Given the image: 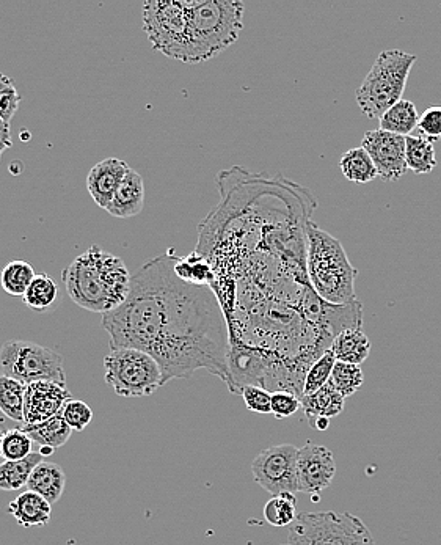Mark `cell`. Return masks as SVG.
<instances>
[{
    "label": "cell",
    "mask_w": 441,
    "mask_h": 545,
    "mask_svg": "<svg viewBox=\"0 0 441 545\" xmlns=\"http://www.w3.org/2000/svg\"><path fill=\"white\" fill-rule=\"evenodd\" d=\"M176 258L170 249L132 275L126 300L103 315L110 349L150 354L161 366L164 385L200 370L228 385L230 335L219 296L212 286L181 280Z\"/></svg>",
    "instance_id": "obj_1"
},
{
    "label": "cell",
    "mask_w": 441,
    "mask_h": 545,
    "mask_svg": "<svg viewBox=\"0 0 441 545\" xmlns=\"http://www.w3.org/2000/svg\"><path fill=\"white\" fill-rule=\"evenodd\" d=\"M62 278L73 302L84 310L106 315L128 297L132 275L121 258L92 246L62 272Z\"/></svg>",
    "instance_id": "obj_2"
},
{
    "label": "cell",
    "mask_w": 441,
    "mask_h": 545,
    "mask_svg": "<svg viewBox=\"0 0 441 545\" xmlns=\"http://www.w3.org/2000/svg\"><path fill=\"white\" fill-rule=\"evenodd\" d=\"M305 269L308 283L324 302L350 305L357 302L355 280L358 271L350 263L343 244L314 222L305 225Z\"/></svg>",
    "instance_id": "obj_3"
},
{
    "label": "cell",
    "mask_w": 441,
    "mask_h": 545,
    "mask_svg": "<svg viewBox=\"0 0 441 545\" xmlns=\"http://www.w3.org/2000/svg\"><path fill=\"white\" fill-rule=\"evenodd\" d=\"M190 33V63L211 60L230 48L244 29L239 0H181Z\"/></svg>",
    "instance_id": "obj_4"
},
{
    "label": "cell",
    "mask_w": 441,
    "mask_h": 545,
    "mask_svg": "<svg viewBox=\"0 0 441 545\" xmlns=\"http://www.w3.org/2000/svg\"><path fill=\"white\" fill-rule=\"evenodd\" d=\"M415 54L401 49L382 51L371 71L355 92L358 107L368 118H380L398 104L404 95L410 71L415 65Z\"/></svg>",
    "instance_id": "obj_5"
},
{
    "label": "cell",
    "mask_w": 441,
    "mask_h": 545,
    "mask_svg": "<svg viewBox=\"0 0 441 545\" xmlns=\"http://www.w3.org/2000/svg\"><path fill=\"white\" fill-rule=\"evenodd\" d=\"M289 545H376L360 517L322 511L302 513L289 528Z\"/></svg>",
    "instance_id": "obj_6"
},
{
    "label": "cell",
    "mask_w": 441,
    "mask_h": 545,
    "mask_svg": "<svg viewBox=\"0 0 441 545\" xmlns=\"http://www.w3.org/2000/svg\"><path fill=\"white\" fill-rule=\"evenodd\" d=\"M106 382L123 398H142L156 393L164 385L161 366L139 349H110L104 359Z\"/></svg>",
    "instance_id": "obj_7"
},
{
    "label": "cell",
    "mask_w": 441,
    "mask_h": 545,
    "mask_svg": "<svg viewBox=\"0 0 441 545\" xmlns=\"http://www.w3.org/2000/svg\"><path fill=\"white\" fill-rule=\"evenodd\" d=\"M143 29L154 51L190 63V33L181 0H148L143 5Z\"/></svg>",
    "instance_id": "obj_8"
},
{
    "label": "cell",
    "mask_w": 441,
    "mask_h": 545,
    "mask_svg": "<svg viewBox=\"0 0 441 545\" xmlns=\"http://www.w3.org/2000/svg\"><path fill=\"white\" fill-rule=\"evenodd\" d=\"M63 357L54 349L26 340H11L0 348V371L22 384L51 381L66 385Z\"/></svg>",
    "instance_id": "obj_9"
},
{
    "label": "cell",
    "mask_w": 441,
    "mask_h": 545,
    "mask_svg": "<svg viewBox=\"0 0 441 545\" xmlns=\"http://www.w3.org/2000/svg\"><path fill=\"white\" fill-rule=\"evenodd\" d=\"M297 454L299 448L291 443L266 448L253 459V480L270 495L296 494L299 492Z\"/></svg>",
    "instance_id": "obj_10"
},
{
    "label": "cell",
    "mask_w": 441,
    "mask_h": 545,
    "mask_svg": "<svg viewBox=\"0 0 441 545\" xmlns=\"http://www.w3.org/2000/svg\"><path fill=\"white\" fill-rule=\"evenodd\" d=\"M335 475V458L329 448L311 442L299 448L297 454L299 492L313 495L314 502H318L322 491L332 484Z\"/></svg>",
    "instance_id": "obj_11"
},
{
    "label": "cell",
    "mask_w": 441,
    "mask_h": 545,
    "mask_svg": "<svg viewBox=\"0 0 441 545\" xmlns=\"http://www.w3.org/2000/svg\"><path fill=\"white\" fill-rule=\"evenodd\" d=\"M361 148H365L366 153L371 156L382 181L393 183L407 172L405 137L396 136L382 129H374L365 132Z\"/></svg>",
    "instance_id": "obj_12"
},
{
    "label": "cell",
    "mask_w": 441,
    "mask_h": 545,
    "mask_svg": "<svg viewBox=\"0 0 441 545\" xmlns=\"http://www.w3.org/2000/svg\"><path fill=\"white\" fill-rule=\"evenodd\" d=\"M71 393L66 385L51 381L33 382L27 385L26 403H24V425H40L62 414L63 407L71 401Z\"/></svg>",
    "instance_id": "obj_13"
},
{
    "label": "cell",
    "mask_w": 441,
    "mask_h": 545,
    "mask_svg": "<svg viewBox=\"0 0 441 545\" xmlns=\"http://www.w3.org/2000/svg\"><path fill=\"white\" fill-rule=\"evenodd\" d=\"M129 169L131 167L121 159L109 158L98 162L90 170L87 176L88 194L92 195L99 208L107 209Z\"/></svg>",
    "instance_id": "obj_14"
},
{
    "label": "cell",
    "mask_w": 441,
    "mask_h": 545,
    "mask_svg": "<svg viewBox=\"0 0 441 545\" xmlns=\"http://www.w3.org/2000/svg\"><path fill=\"white\" fill-rule=\"evenodd\" d=\"M143 205H145V183L140 173L129 169L106 211L110 216L118 217V219H129V217L139 216Z\"/></svg>",
    "instance_id": "obj_15"
},
{
    "label": "cell",
    "mask_w": 441,
    "mask_h": 545,
    "mask_svg": "<svg viewBox=\"0 0 441 545\" xmlns=\"http://www.w3.org/2000/svg\"><path fill=\"white\" fill-rule=\"evenodd\" d=\"M8 513L21 527H44L52 516V505L32 491L22 492L8 506Z\"/></svg>",
    "instance_id": "obj_16"
},
{
    "label": "cell",
    "mask_w": 441,
    "mask_h": 545,
    "mask_svg": "<svg viewBox=\"0 0 441 545\" xmlns=\"http://www.w3.org/2000/svg\"><path fill=\"white\" fill-rule=\"evenodd\" d=\"M66 475L62 467L52 462L43 461L30 475L27 489L43 497L46 502L55 505L65 492Z\"/></svg>",
    "instance_id": "obj_17"
},
{
    "label": "cell",
    "mask_w": 441,
    "mask_h": 545,
    "mask_svg": "<svg viewBox=\"0 0 441 545\" xmlns=\"http://www.w3.org/2000/svg\"><path fill=\"white\" fill-rule=\"evenodd\" d=\"M344 396L336 390L332 381L325 384L321 390L313 393V395L303 396L302 407L307 418L308 425L313 428L314 421L318 418L338 417L344 409Z\"/></svg>",
    "instance_id": "obj_18"
},
{
    "label": "cell",
    "mask_w": 441,
    "mask_h": 545,
    "mask_svg": "<svg viewBox=\"0 0 441 545\" xmlns=\"http://www.w3.org/2000/svg\"><path fill=\"white\" fill-rule=\"evenodd\" d=\"M332 352L336 362L358 365L365 362L371 352V341L366 333L360 329H349L339 333L332 343Z\"/></svg>",
    "instance_id": "obj_19"
},
{
    "label": "cell",
    "mask_w": 441,
    "mask_h": 545,
    "mask_svg": "<svg viewBox=\"0 0 441 545\" xmlns=\"http://www.w3.org/2000/svg\"><path fill=\"white\" fill-rule=\"evenodd\" d=\"M420 117V112L412 101L401 99L398 104H394L379 118V129L396 134V136L409 137L418 128Z\"/></svg>",
    "instance_id": "obj_20"
},
{
    "label": "cell",
    "mask_w": 441,
    "mask_h": 545,
    "mask_svg": "<svg viewBox=\"0 0 441 545\" xmlns=\"http://www.w3.org/2000/svg\"><path fill=\"white\" fill-rule=\"evenodd\" d=\"M22 428L29 434L32 442L40 445V448H51L54 451L66 445L73 434V429L66 425L62 414L55 415L51 420L43 421L40 425L22 426Z\"/></svg>",
    "instance_id": "obj_21"
},
{
    "label": "cell",
    "mask_w": 441,
    "mask_h": 545,
    "mask_svg": "<svg viewBox=\"0 0 441 545\" xmlns=\"http://www.w3.org/2000/svg\"><path fill=\"white\" fill-rule=\"evenodd\" d=\"M405 164L407 170H412L416 175H427L437 167L434 143L424 139L423 136L405 137Z\"/></svg>",
    "instance_id": "obj_22"
},
{
    "label": "cell",
    "mask_w": 441,
    "mask_h": 545,
    "mask_svg": "<svg viewBox=\"0 0 441 545\" xmlns=\"http://www.w3.org/2000/svg\"><path fill=\"white\" fill-rule=\"evenodd\" d=\"M44 461L40 453H32L21 461H4L0 464V491H19L29 483L30 475Z\"/></svg>",
    "instance_id": "obj_23"
},
{
    "label": "cell",
    "mask_w": 441,
    "mask_h": 545,
    "mask_svg": "<svg viewBox=\"0 0 441 545\" xmlns=\"http://www.w3.org/2000/svg\"><path fill=\"white\" fill-rule=\"evenodd\" d=\"M339 169L343 172L344 178L352 183L366 184L379 178L371 156L361 147L346 151L339 161Z\"/></svg>",
    "instance_id": "obj_24"
},
{
    "label": "cell",
    "mask_w": 441,
    "mask_h": 545,
    "mask_svg": "<svg viewBox=\"0 0 441 545\" xmlns=\"http://www.w3.org/2000/svg\"><path fill=\"white\" fill-rule=\"evenodd\" d=\"M27 385L13 377L0 376V412L10 420L24 425V403Z\"/></svg>",
    "instance_id": "obj_25"
},
{
    "label": "cell",
    "mask_w": 441,
    "mask_h": 545,
    "mask_svg": "<svg viewBox=\"0 0 441 545\" xmlns=\"http://www.w3.org/2000/svg\"><path fill=\"white\" fill-rule=\"evenodd\" d=\"M175 272L181 280L194 285L212 286L216 282V271L200 252H194L186 258H176Z\"/></svg>",
    "instance_id": "obj_26"
},
{
    "label": "cell",
    "mask_w": 441,
    "mask_h": 545,
    "mask_svg": "<svg viewBox=\"0 0 441 545\" xmlns=\"http://www.w3.org/2000/svg\"><path fill=\"white\" fill-rule=\"evenodd\" d=\"M35 277L37 274L29 261H10L0 272V286L10 296L24 297Z\"/></svg>",
    "instance_id": "obj_27"
},
{
    "label": "cell",
    "mask_w": 441,
    "mask_h": 545,
    "mask_svg": "<svg viewBox=\"0 0 441 545\" xmlns=\"http://www.w3.org/2000/svg\"><path fill=\"white\" fill-rule=\"evenodd\" d=\"M32 439L22 426L5 428L0 423V458L5 461H21L32 454Z\"/></svg>",
    "instance_id": "obj_28"
},
{
    "label": "cell",
    "mask_w": 441,
    "mask_h": 545,
    "mask_svg": "<svg viewBox=\"0 0 441 545\" xmlns=\"http://www.w3.org/2000/svg\"><path fill=\"white\" fill-rule=\"evenodd\" d=\"M296 495L283 492L274 495L264 506V519L267 524L275 528L291 527L297 519Z\"/></svg>",
    "instance_id": "obj_29"
},
{
    "label": "cell",
    "mask_w": 441,
    "mask_h": 545,
    "mask_svg": "<svg viewBox=\"0 0 441 545\" xmlns=\"http://www.w3.org/2000/svg\"><path fill=\"white\" fill-rule=\"evenodd\" d=\"M59 297V286L48 274H38L24 294V304L35 311H46Z\"/></svg>",
    "instance_id": "obj_30"
},
{
    "label": "cell",
    "mask_w": 441,
    "mask_h": 545,
    "mask_svg": "<svg viewBox=\"0 0 441 545\" xmlns=\"http://www.w3.org/2000/svg\"><path fill=\"white\" fill-rule=\"evenodd\" d=\"M335 363V354H333L332 349H329L310 366V370L305 376V384H303V396L313 395V393L321 390L325 384H329Z\"/></svg>",
    "instance_id": "obj_31"
},
{
    "label": "cell",
    "mask_w": 441,
    "mask_h": 545,
    "mask_svg": "<svg viewBox=\"0 0 441 545\" xmlns=\"http://www.w3.org/2000/svg\"><path fill=\"white\" fill-rule=\"evenodd\" d=\"M332 384L335 385L344 398L354 395L360 390L361 385L365 382V374L361 371L360 366L350 365V363L336 362L332 373Z\"/></svg>",
    "instance_id": "obj_32"
},
{
    "label": "cell",
    "mask_w": 441,
    "mask_h": 545,
    "mask_svg": "<svg viewBox=\"0 0 441 545\" xmlns=\"http://www.w3.org/2000/svg\"><path fill=\"white\" fill-rule=\"evenodd\" d=\"M62 417L73 431H84L92 423L93 410L81 399H71L63 407Z\"/></svg>",
    "instance_id": "obj_33"
},
{
    "label": "cell",
    "mask_w": 441,
    "mask_h": 545,
    "mask_svg": "<svg viewBox=\"0 0 441 545\" xmlns=\"http://www.w3.org/2000/svg\"><path fill=\"white\" fill-rule=\"evenodd\" d=\"M242 399L245 406L253 414L269 415L272 414V393L266 388L256 387V385H247L241 390Z\"/></svg>",
    "instance_id": "obj_34"
},
{
    "label": "cell",
    "mask_w": 441,
    "mask_h": 545,
    "mask_svg": "<svg viewBox=\"0 0 441 545\" xmlns=\"http://www.w3.org/2000/svg\"><path fill=\"white\" fill-rule=\"evenodd\" d=\"M19 104H21V95L16 90L15 82L7 77L0 84V118L10 123L18 112Z\"/></svg>",
    "instance_id": "obj_35"
},
{
    "label": "cell",
    "mask_w": 441,
    "mask_h": 545,
    "mask_svg": "<svg viewBox=\"0 0 441 545\" xmlns=\"http://www.w3.org/2000/svg\"><path fill=\"white\" fill-rule=\"evenodd\" d=\"M270 407H272V415L277 420H283V418H289L296 414L297 410L302 407V399L294 393L280 390V392L272 393Z\"/></svg>",
    "instance_id": "obj_36"
},
{
    "label": "cell",
    "mask_w": 441,
    "mask_h": 545,
    "mask_svg": "<svg viewBox=\"0 0 441 545\" xmlns=\"http://www.w3.org/2000/svg\"><path fill=\"white\" fill-rule=\"evenodd\" d=\"M418 131L420 136L424 139L441 140V106L427 107L420 117V123H418Z\"/></svg>",
    "instance_id": "obj_37"
},
{
    "label": "cell",
    "mask_w": 441,
    "mask_h": 545,
    "mask_svg": "<svg viewBox=\"0 0 441 545\" xmlns=\"http://www.w3.org/2000/svg\"><path fill=\"white\" fill-rule=\"evenodd\" d=\"M13 142H11L10 123L0 118V159L4 156L5 151L11 148Z\"/></svg>",
    "instance_id": "obj_38"
},
{
    "label": "cell",
    "mask_w": 441,
    "mask_h": 545,
    "mask_svg": "<svg viewBox=\"0 0 441 545\" xmlns=\"http://www.w3.org/2000/svg\"><path fill=\"white\" fill-rule=\"evenodd\" d=\"M330 418H318V420L314 421L313 429H316V431H327L330 426Z\"/></svg>",
    "instance_id": "obj_39"
},
{
    "label": "cell",
    "mask_w": 441,
    "mask_h": 545,
    "mask_svg": "<svg viewBox=\"0 0 441 545\" xmlns=\"http://www.w3.org/2000/svg\"><path fill=\"white\" fill-rule=\"evenodd\" d=\"M7 77L8 76H5V74L0 73V84H2V82H4Z\"/></svg>",
    "instance_id": "obj_40"
},
{
    "label": "cell",
    "mask_w": 441,
    "mask_h": 545,
    "mask_svg": "<svg viewBox=\"0 0 441 545\" xmlns=\"http://www.w3.org/2000/svg\"><path fill=\"white\" fill-rule=\"evenodd\" d=\"M283 545H289V544H283Z\"/></svg>",
    "instance_id": "obj_41"
}]
</instances>
